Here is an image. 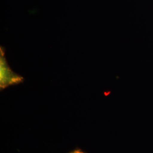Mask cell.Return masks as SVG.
Listing matches in <instances>:
<instances>
[{
	"mask_svg": "<svg viewBox=\"0 0 153 153\" xmlns=\"http://www.w3.org/2000/svg\"><path fill=\"white\" fill-rule=\"evenodd\" d=\"M0 51V86L1 89H4L9 86L21 83L23 81V78L14 73L9 67L5 57L4 48L1 47Z\"/></svg>",
	"mask_w": 153,
	"mask_h": 153,
	"instance_id": "obj_1",
	"label": "cell"
},
{
	"mask_svg": "<svg viewBox=\"0 0 153 153\" xmlns=\"http://www.w3.org/2000/svg\"><path fill=\"white\" fill-rule=\"evenodd\" d=\"M84 153L82 151H81V150H79V149H78V150H74L73 152H72L71 153Z\"/></svg>",
	"mask_w": 153,
	"mask_h": 153,
	"instance_id": "obj_2",
	"label": "cell"
}]
</instances>
